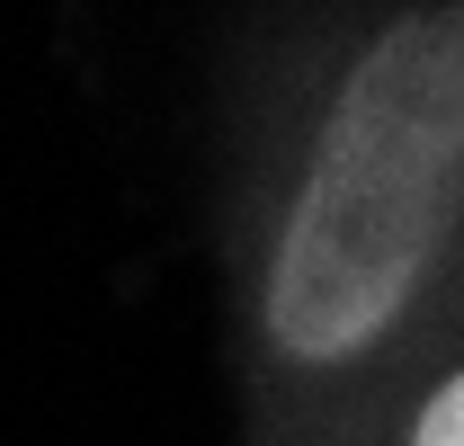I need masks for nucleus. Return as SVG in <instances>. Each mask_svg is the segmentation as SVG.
<instances>
[{
  "label": "nucleus",
  "mask_w": 464,
  "mask_h": 446,
  "mask_svg": "<svg viewBox=\"0 0 464 446\" xmlns=\"http://www.w3.org/2000/svg\"><path fill=\"white\" fill-rule=\"evenodd\" d=\"M464 197V0L402 9L348 63L268 250V339L340 366L393 331Z\"/></svg>",
  "instance_id": "1"
},
{
  "label": "nucleus",
  "mask_w": 464,
  "mask_h": 446,
  "mask_svg": "<svg viewBox=\"0 0 464 446\" xmlns=\"http://www.w3.org/2000/svg\"><path fill=\"white\" fill-rule=\"evenodd\" d=\"M411 446H464V375H447V384L420 402V429H411Z\"/></svg>",
  "instance_id": "2"
}]
</instances>
